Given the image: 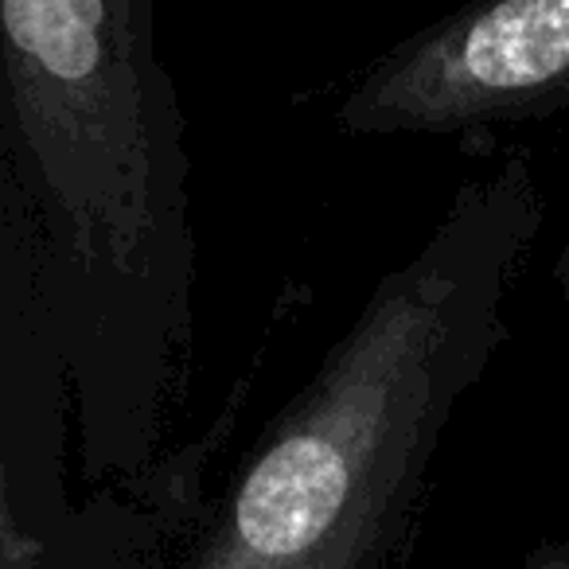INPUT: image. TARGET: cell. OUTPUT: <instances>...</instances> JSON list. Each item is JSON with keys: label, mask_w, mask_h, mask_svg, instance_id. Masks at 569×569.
I'll use <instances>...</instances> for the list:
<instances>
[{"label": "cell", "mask_w": 569, "mask_h": 569, "mask_svg": "<svg viewBox=\"0 0 569 569\" xmlns=\"http://www.w3.org/2000/svg\"><path fill=\"white\" fill-rule=\"evenodd\" d=\"M43 546L32 530L20 522L12 488L0 499V569H43Z\"/></svg>", "instance_id": "cell-4"}, {"label": "cell", "mask_w": 569, "mask_h": 569, "mask_svg": "<svg viewBox=\"0 0 569 569\" xmlns=\"http://www.w3.org/2000/svg\"><path fill=\"white\" fill-rule=\"evenodd\" d=\"M9 152L43 219L87 465L144 452L191 328L188 126L149 0H4Z\"/></svg>", "instance_id": "cell-2"}, {"label": "cell", "mask_w": 569, "mask_h": 569, "mask_svg": "<svg viewBox=\"0 0 569 569\" xmlns=\"http://www.w3.org/2000/svg\"><path fill=\"white\" fill-rule=\"evenodd\" d=\"M538 227L522 157L460 183L266 426L180 569H387L452 418L503 348Z\"/></svg>", "instance_id": "cell-1"}, {"label": "cell", "mask_w": 569, "mask_h": 569, "mask_svg": "<svg viewBox=\"0 0 569 569\" xmlns=\"http://www.w3.org/2000/svg\"><path fill=\"white\" fill-rule=\"evenodd\" d=\"M569 106V0L460 9L390 48L340 102L343 133H465Z\"/></svg>", "instance_id": "cell-3"}, {"label": "cell", "mask_w": 569, "mask_h": 569, "mask_svg": "<svg viewBox=\"0 0 569 569\" xmlns=\"http://www.w3.org/2000/svg\"><path fill=\"white\" fill-rule=\"evenodd\" d=\"M522 569H569V542H542L527 553Z\"/></svg>", "instance_id": "cell-5"}, {"label": "cell", "mask_w": 569, "mask_h": 569, "mask_svg": "<svg viewBox=\"0 0 569 569\" xmlns=\"http://www.w3.org/2000/svg\"><path fill=\"white\" fill-rule=\"evenodd\" d=\"M558 284H561V293H566V301H569V242L561 246V258H558Z\"/></svg>", "instance_id": "cell-6"}]
</instances>
